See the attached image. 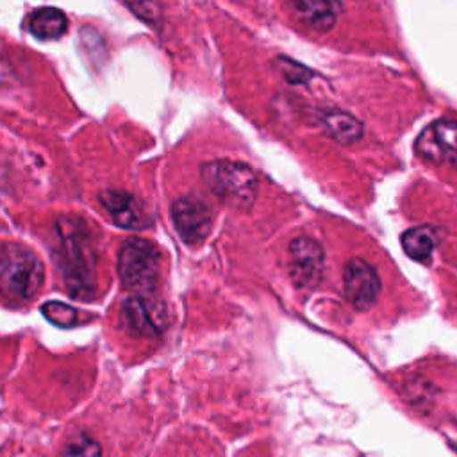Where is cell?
<instances>
[{
  "label": "cell",
  "instance_id": "1",
  "mask_svg": "<svg viewBox=\"0 0 457 457\" xmlns=\"http://www.w3.org/2000/svg\"><path fill=\"white\" fill-rule=\"evenodd\" d=\"M52 257L61 282L75 300L96 295V250L89 225L73 214L59 216L52 227Z\"/></svg>",
  "mask_w": 457,
  "mask_h": 457
},
{
  "label": "cell",
  "instance_id": "2",
  "mask_svg": "<svg viewBox=\"0 0 457 457\" xmlns=\"http://www.w3.org/2000/svg\"><path fill=\"white\" fill-rule=\"evenodd\" d=\"M41 259L18 243L0 245V296L11 303H25L43 286Z\"/></svg>",
  "mask_w": 457,
  "mask_h": 457
},
{
  "label": "cell",
  "instance_id": "3",
  "mask_svg": "<svg viewBox=\"0 0 457 457\" xmlns=\"http://www.w3.org/2000/svg\"><path fill=\"white\" fill-rule=\"evenodd\" d=\"M200 177L212 195L234 209L252 207L259 193L255 171L239 161L216 159L204 162Z\"/></svg>",
  "mask_w": 457,
  "mask_h": 457
},
{
  "label": "cell",
  "instance_id": "4",
  "mask_svg": "<svg viewBox=\"0 0 457 457\" xmlns=\"http://www.w3.org/2000/svg\"><path fill=\"white\" fill-rule=\"evenodd\" d=\"M161 273L159 248L143 237H129L118 252V275L121 284L134 293H150Z\"/></svg>",
  "mask_w": 457,
  "mask_h": 457
},
{
  "label": "cell",
  "instance_id": "5",
  "mask_svg": "<svg viewBox=\"0 0 457 457\" xmlns=\"http://www.w3.org/2000/svg\"><path fill=\"white\" fill-rule=\"evenodd\" d=\"M121 325L137 337H155L166 325L164 303L150 293H134L121 302Z\"/></svg>",
  "mask_w": 457,
  "mask_h": 457
},
{
  "label": "cell",
  "instance_id": "6",
  "mask_svg": "<svg viewBox=\"0 0 457 457\" xmlns=\"http://www.w3.org/2000/svg\"><path fill=\"white\" fill-rule=\"evenodd\" d=\"M418 155L434 164L457 166V120H437L416 137Z\"/></svg>",
  "mask_w": 457,
  "mask_h": 457
},
{
  "label": "cell",
  "instance_id": "7",
  "mask_svg": "<svg viewBox=\"0 0 457 457\" xmlns=\"http://www.w3.org/2000/svg\"><path fill=\"white\" fill-rule=\"evenodd\" d=\"M171 221L184 243L200 245L211 232L212 214L200 198L182 196L171 204Z\"/></svg>",
  "mask_w": 457,
  "mask_h": 457
},
{
  "label": "cell",
  "instance_id": "8",
  "mask_svg": "<svg viewBox=\"0 0 457 457\" xmlns=\"http://www.w3.org/2000/svg\"><path fill=\"white\" fill-rule=\"evenodd\" d=\"M346 300L359 311L373 307L380 293V280L373 266L362 259H350L343 270Z\"/></svg>",
  "mask_w": 457,
  "mask_h": 457
},
{
  "label": "cell",
  "instance_id": "9",
  "mask_svg": "<svg viewBox=\"0 0 457 457\" xmlns=\"http://www.w3.org/2000/svg\"><path fill=\"white\" fill-rule=\"evenodd\" d=\"M98 202L111 216V220L129 230H141L150 225V218L143 207V204L130 193L121 189H102L98 195Z\"/></svg>",
  "mask_w": 457,
  "mask_h": 457
},
{
  "label": "cell",
  "instance_id": "10",
  "mask_svg": "<svg viewBox=\"0 0 457 457\" xmlns=\"http://www.w3.org/2000/svg\"><path fill=\"white\" fill-rule=\"evenodd\" d=\"M289 255L293 261V277L302 286H312L323 273L325 253L321 245L309 237L298 236L289 243Z\"/></svg>",
  "mask_w": 457,
  "mask_h": 457
},
{
  "label": "cell",
  "instance_id": "11",
  "mask_svg": "<svg viewBox=\"0 0 457 457\" xmlns=\"http://www.w3.org/2000/svg\"><path fill=\"white\" fill-rule=\"evenodd\" d=\"M293 16L316 32H327L341 12V0H284Z\"/></svg>",
  "mask_w": 457,
  "mask_h": 457
},
{
  "label": "cell",
  "instance_id": "12",
  "mask_svg": "<svg viewBox=\"0 0 457 457\" xmlns=\"http://www.w3.org/2000/svg\"><path fill=\"white\" fill-rule=\"evenodd\" d=\"M320 125L328 137L336 139L341 145H353L364 134L362 123L350 112L339 109L323 111L320 116Z\"/></svg>",
  "mask_w": 457,
  "mask_h": 457
},
{
  "label": "cell",
  "instance_id": "13",
  "mask_svg": "<svg viewBox=\"0 0 457 457\" xmlns=\"http://www.w3.org/2000/svg\"><path fill=\"white\" fill-rule=\"evenodd\" d=\"M68 27L64 12L57 7H41L36 9L29 18V30L32 36L43 41L59 39Z\"/></svg>",
  "mask_w": 457,
  "mask_h": 457
},
{
  "label": "cell",
  "instance_id": "14",
  "mask_svg": "<svg viewBox=\"0 0 457 457\" xmlns=\"http://www.w3.org/2000/svg\"><path fill=\"white\" fill-rule=\"evenodd\" d=\"M402 248L403 252L420 262H427L439 241L437 230L428 225L412 227L402 234Z\"/></svg>",
  "mask_w": 457,
  "mask_h": 457
},
{
  "label": "cell",
  "instance_id": "15",
  "mask_svg": "<svg viewBox=\"0 0 457 457\" xmlns=\"http://www.w3.org/2000/svg\"><path fill=\"white\" fill-rule=\"evenodd\" d=\"M41 312L52 325H57L62 328L77 325V320H79V311L75 307H71L64 302H57V300L45 302L41 305Z\"/></svg>",
  "mask_w": 457,
  "mask_h": 457
},
{
  "label": "cell",
  "instance_id": "16",
  "mask_svg": "<svg viewBox=\"0 0 457 457\" xmlns=\"http://www.w3.org/2000/svg\"><path fill=\"white\" fill-rule=\"evenodd\" d=\"M57 457H102V448L93 437L80 434L68 441Z\"/></svg>",
  "mask_w": 457,
  "mask_h": 457
},
{
  "label": "cell",
  "instance_id": "17",
  "mask_svg": "<svg viewBox=\"0 0 457 457\" xmlns=\"http://www.w3.org/2000/svg\"><path fill=\"white\" fill-rule=\"evenodd\" d=\"M273 64H275L277 71H278L287 82H291V84H303V82H307V80L312 77V71H311L309 68H305V66H302V64H298V62H295V61L284 57V55L275 57V59H273Z\"/></svg>",
  "mask_w": 457,
  "mask_h": 457
},
{
  "label": "cell",
  "instance_id": "18",
  "mask_svg": "<svg viewBox=\"0 0 457 457\" xmlns=\"http://www.w3.org/2000/svg\"><path fill=\"white\" fill-rule=\"evenodd\" d=\"M127 7L143 21L157 23L161 21V7L155 0H125Z\"/></svg>",
  "mask_w": 457,
  "mask_h": 457
}]
</instances>
